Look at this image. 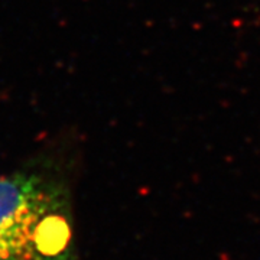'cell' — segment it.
Here are the masks:
<instances>
[{"instance_id":"obj_1","label":"cell","mask_w":260,"mask_h":260,"mask_svg":"<svg viewBox=\"0 0 260 260\" xmlns=\"http://www.w3.org/2000/svg\"><path fill=\"white\" fill-rule=\"evenodd\" d=\"M70 189L55 159L0 177V260H73Z\"/></svg>"}]
</instances>
